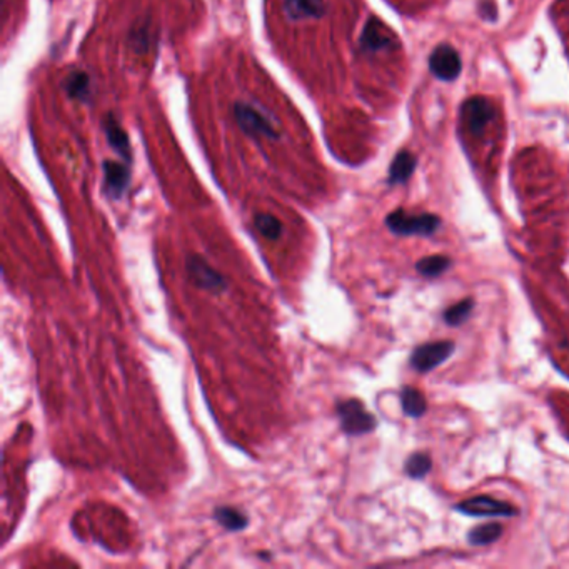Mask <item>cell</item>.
Masks as SVG:
<instances>
[{
	"instance_id": "cell-1",
	"label": "cell",
	"mask_w": 569,
	"mask_h": 569,
	"mask_svg": "<svg viewBox=\"0 0 569 569\" xmlns=\"http://www.w3.org/2000/svg\"><path fill=\"white\" fill-rule=\"evenodd\" d=\"M386 226L396 236H431L441 226V219L430 213L411 214L397 209L386 217Z\"/></svg>"
},
{
	"instance_id": "cell-2",
	"label": "cell",
	"mask_w": 569,
	"mask_h": 569,
	"mask_svg": "<svg viewBox=\"0 0 569 569\" xmlns=\"http://www.w3.org/2000/svg\"><path fill=\"white\" fill-rule=\"evenodd\" d=\"M341 428L349 436H363L376 430L378 421L359 399H344L336 406Z\"/></svg>"
},
{
	"instance_id": "cell-3",
	"label": "cell",
	"mask_w": 569,
	"mask_h": 569,
	"mask_svg": "<svg viewBox=\"0 0 569 569\" xmlns=\"http://www.w3.org/2000/svg\"><path fill=\"white\" fill-rule=\"evenodd\" d=\"M359 47L366 54L392 51L399 47V38L389 27L381 22L380 19L371 17L363 30V36L359 38Z\"/></svg>"
},
{
	"instance_id": "cell-4",
	"label": "cell",
	"mask_w": 569,
	"mask_h": 569,
	"mask_svg": "<svg viewBox=\"0 0 569 569\" xmlns=\"http://www.w3.org/2000/svg\"><path fill=\"white\" fill-rule=\"evenodd\" d=\"M234 117H236L240 129L249 136L266 138V139H278L279 138L278 130L267 121L266 115L261 114L251 104L236 102Z\"/></svg>"
},
{
	"instance_id": "cell-5",
	"label": "cell",
	"mask_w": 569,
	"mask_h": 569,
	"mask_svg": "<svg viewBox=\"0 0 569 569\" xmlns=\"http://www.w3.org/2000/svg\"><path fill=\"white\" fill-rule=\"evenodd\" d=\"M186 269H188L190 280L204 291L221 294L228 289L226 279L222 278L201 255H189Z\"/></svg>"
},
{
	"instance_id": "cell-6",
	"label": "cell",
	"mask_w": 569,
	"mask_h": 569,
	"mask_svg": "<svg viewBox=\"0 0 569 569\" xmlns=\"http://www.w3.org/2000/svg\"><path fill=\"white\" fill-rule=\"evenodd\" d=\"M457 511L474 516V518H511L518 515V509L503 501H498L490 496H476L468 501H463L456 506Z\"/></svg>"
},
{
	"instance_id": "cell-7",
	"label": "cell",
	"mask_w": 569,
	"mask_h": 569,
	"mask_svg": "<svg viewBox=\"0 0 569 569\" xmlns=\"http://www.w3.org/2000/svg\"><path fill=\"white\" fill-rule=\"evenodd\" d=\"M456 346L453 341H438L423 344L414 349L411 356V366L418 372H430L434 367L443 364L455 353Z\"/></svg>"
},
{
	"instance_id": "cell-8",
	"label": "cell",
	"mask_w": 569,
	"mask_h": 569,
	"mask_svg": "<svg viewBox=\"0 0 569 569\" xmlns=\"http://www.w3.org/2000/svg\"><path fill=\"white\" fill-rule=\"evenodd\" d=\"M461 57L453 46L449 44H439L430 55L431 74L443 80V82H453L461 74Z\"/></svg>"
},
{
	"instance_id": "cell-9",
	"label": "cell",
	"mask_w": 569,
	"mask_h": 569,
	"mask_svg": "<svg viewBox=\"0 0 569 569\" xmlns=\"http://www.w3.org/2000/svg\"><path fill=\"white\" fill-rule=\"evenodd\" d=\"M494 117L496 109L486 97H471L461 105V119L468 127L469 132L474 136H480L484 127L488 126Z\"/></svg>"
},
{
	"instance_id": "cell-10",
	"label": "cell",
	"mask_w": 569,
	"mask_h": 569,
	"mask_svg": "<svg viewBox=\"0 0 569 569\" xmlns=\"http://www.w3.org/2000/svg\"><path fill=\"white\" fill-rule=\"evenodd\" d=\"M104 179L105 192L111 199H121L130 184V171L124 163L105 161L104 163Z\"/></svg>"
},
{
	"instance_id": "cell-11",
	"label": "cell",
	"mask_w": 569,
	"mask_h": 569,
	"mask_svg": "<svg viewBox=\"0 0 569 569\" xmlns=\"http://www.w3.org/2000/svg\"><path fill=\"white\" fill-rule=\"evenodd\" d=\"M284 13L291 21L321 19L326 13L324 0H286Z\"/></svg>"
},
{
	"instance_id": "cell-12",
	"label": "cell",
	"mask_w": 569,
	"mask_h": 569,
	"mask_svg": "<svg viewBox=\"0 0 569 569\" xmlns=\"http://www.w3.org/2000/svg\"><path fill=\"white\" fill-rule=\"evenodd\" d=\"M418 165V159L413 152L401 151L396 154V157L392 159L391 167H389V184L397 186V184H406L409 178L413 176L414 169Z\"/></svg>"
},
{
	"instance_id": "cell-13",
	"label": "cell",
	"mask_w": 569,
	"mask_h": 569,
	"mask_svg": "<svg viewBox=\"0 0 569 569\" xmlns=\"http://www.w3.org/2000/svg\"><path fill=\"white\" fill-rule=\"evenodd\" d=\"M104 130L107 142L114 151L119 152L126 161H130V144L127 132L121 127V124L114 119V115H107L104 121Z\"/></svg>"
},
{
	"instance_id": "cell-14",
	"label": "cell",
	"mask_w": 569,
	"mask_h": 569,
	"mask_svg": "<svg viewBox=\"0 0 569 569\" xmlns=\"http://www.w3.org/2000/svg\"><path fill=\"white\" fill-rule=\"evenodd\" d=\"M214 519L226 531H242L247 528L249 519L246 513L230 506H217L214 509Z\"/></svg>"
},
{
	"instance_id": "cell-15",
	"label": "cell",
	"mask_w": 569,
	"mask_h": 569,
	"mask_svg": "<svg viewBox=\"0 0 569 569\" xmlns=\"http://www.w3.org/2000/svg\"><path fill=\"white\" fill-rule=\"evenodd\" d=\"M63 89L71 99L76 101H89L90 77L84 71H72L63 80Z\"/></svg>"
},
{
	"instance_id": "cell-16",
	"label": "cell",
	"mask_w": 569,
	"mask_h": 569,
	"mask_svg": "<svg viewBox=\"0 0 569 569\" xmlns=\"http://www.w3.org/2000/svg\"><path fill=\"white\" fill-rule=\"evenodd\" d=\"M401 405L405 409L406 416H409V418H421L428 409L424 394L416 388H411V386H406L405 389L401 391Z\"/></svg>"
},
{
	"instance_id": "cell-17",
	"label": "cell",
	"mask_w": 569,
	"mask_h": 569,
	"mask_svg": "<svg viewBox=\"0 0 569 569\" xmlns=\"http://www.w3.org/2000/svg\"><path fill=\"white\" fill-rule=\"evenodd\" d=\"M501 534H503V526L496 524V523H490V524L471 530L468 534V541L473 546H488V544L494 543L496 540H499Z\"/></svg>"
},
{
	"instance_id": "cell-18",
	"label": "cell",
	"mask_w": 569,
	"mask_h": 569,
	"mask_svg": "<svg viewBox=\"0 0 569 569\" xmlns=\"http://www.w3.org/2000/svg\"><path fill=\"white\" fill-rule=\"evenodd\" d=\"M449 266H451V259L449 257L436 254V255H428V257L421 259L416 264V269H418V272H421L426 278H438Z\"/></svg>"
},
{
	"instance_id": "cell-19",
	"label": "cell",
	"mask_w": 569,
	"mask_h": 569,
	"mask_svg": "<svg viewBox=\"0 0 569 569\" xmlns=\"http://www.w3.org/2000/svg\"><path fill=\"white\" fill-rule=\"evenodd\" d=\"M432 468L431 456L426 453H414L406 459L405 473L413 480H423Z\"/></svg>"
},
{
	"instance_id": "cell-20",
	"label": "cell",
	"mask_w": 569,
	"mask_h": 569,
	"mask_svg": "<svg viewBox=\"0 0 569 569\" xmlns=\"http://www.w3.org/2000/svg\"><path fill=\"white\" fill-rule=\"evenodd\" d=\"M254 224L267 239L276 240L282 234V224L274 215L257 214L254 217Z\"/></svg>"
},
{
	"instance_id": "cell-21",
	"label": "cell",
	"mask_w": 569,
	"mask_h": 569,
	"mask_svg": "<svg viewBox=\"0 0 569 569\" xmlns=\"http://www.w3.org/2000/svg\"><path fill=\"white\" fill-rule=\"evenodd\" d=\"M473 307H474L473 299H464L461 303L455 304L444 313V321L449 326H461L463 322L468 321L471 313H473Z\"/></svg>"
},
{
	"instance_id": "cell-22",
	"label": "cell",
	"mask_w": 569,
	"mask_h": 569,
	"mask_svg": "<svg viewBox=\"0 0 569 569\" xmlns=\"http://www.w3.org/2000/svg\"><path fill=\"white\" fill-rule=\"evenodd\" d=\"M481 13L484 19H496V9H494L493 2H482L481 5Z\"/></svg>"
}]
</instances>
